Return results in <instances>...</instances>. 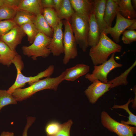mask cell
Returning <instances> with one entry per match:
<instances>
[{"mask_svg": "<svg viewBox=\"0 0 136 136\" xmlns=\"http://www.w3.org/2000/svg\"><path fill=\"white\" fill-rule=\"evenodd\" d=\"M65 75L64 71L56 77H50L37 81L29 86L24 88L15 89L12 94L17 101H21L30 97L39 91L46 89L57 90L60 84L64 80Z\"/></svg>", "mask_w": 136, "mask_h": 136, "instance_id": "1", "label": "cell"}, {"mask_svg": "<svg viewBox=\"0 0 136 136\" xmlns=\"http://www.w3.org/2000/svg\"><path fill=\"white\" fill-rule=\"evenodd\" d=\"M121 49L120 45L112 41L103 32L101 33L97 44L91 47L89 55L93 64L97 65L106 61L111 54L120 52Z\"/></svg>", "mask_w": 136, "mask_h": 136, "instance_id": "2", "label": "cell"}, {"mask_svg": "<svg viewBox=\"0 0 136 136\" xmlns=\"http://www.w3.org/2000/svg\"><path fill=\"white\" fill-rule=\"evenodd\" d=\"M12 63L16 67L17 76L14 83L7 90L8 93L11 94H12L16 89L24 86L26 83H28L30 86L41 78L50 77L54 70V66L52 65L35 76L27 77L24 76L21 72V71L23 68L24 65L20 55L17 54L13 60Z\"/></svg>", "mask_w": 136, "mask_h": 136, "instance_id": "3", "label": "cell"}, {"mask_svg": "<svg viewBox=\"0 0 136 136\" xmlns=\"http://www.w3.org/2000/svg\"><path fill=\"white\" fill-rule=\"evenodd\" d=\"M71 26L77 45L83 52L88 47L89 17L75 13L72 17Z\"/></svg>", "mask_w": 136, "mask_h": 136, "instance_id": "4", "label": "cell"}, {"mask_svg": "<svg viewBox=\"0 0 136 136\" xmlns=\"http://www.w3.org/2000/svg\"><path fill=\"white\" fill-rule=\"evenodd\" d=\"M51 39L39 32L31 45L22 47L23 54L28 57H31L33 60H36L40 57H47L51 53L48 46Z\"/></svg>", "mask_w": 136, "mask_h": 136, "instance_id": "5", "label": "cell"}, {"mask_svg": "<svg viewBox=\"0 0 136 136\" xmlns=\"http://www.w3.org/2000/svg\"><path fill=\"white\" fill-rule=\"evenodd\" d=\"M64 25L63 42L64 56L62 62L64 64L66 65L70 60L77 57L78 52L77 44L69 21L65 20Z\"/></svg>", "mask_w": 136, "mask_h": 136, "instance_id": "6", "label": "cell"}, {"mask_svg": "<svg viewBox=\"0 0 136 136\" xmlns=\"http://www.w3.org/2000/svg\"><path fill=\"white\" fill-rule=\"evenodd\" d=\"M115 53H112L110 58L105 62L99 65H94V70L91 74L87 73L85 78L92 83L95 80L107 83V76L113 69L121 67L122 64L117 62L114 59Z\"/></svg>", "mask_w": 136, "mask_h": 136, "instance_id": "7", "label": "cell"}, {"mask_svg": "<svg viewBox=\"0 0 136 136\" xmlns=\"http://www.w3.org/2000/svg\"><path fill=\"white\" fill-rule=\"evenodd\" d=\"M101 121L104 127L119 136H134V134L136 133V127L116 121L106 111H104L101 113Z\"/></svg>", "mask_w": 136, "mask_h": 136, "instance_id": "8", "label": "cell"}, {"mask_svg": "<svg viewBox=\"0 0 136 136\" xmlns=\"http://www.w3.org/2000/svg\"><path fill=\"white\" fill-rule=\"evenodd\" d=\"M116 22L113 27H109L105 31L106 35L110 34L114 41L118 43L120 41L121 35L131 24L136 21L135 19H129L122 16L118 12L116 15Z\"/></svg>", "mask_w": 136, "mask_h": 136, "instance_id": "9", "label": "cell"}, {"mask_svg": "<svg viewBox=\"0 0 136 136\" xmlns=\"http://www.w3.org/2000/svg\"><path fill=\"white\" fill-rule=\"evenodd\" d=\"M111 86L110 83H104L98 80H95L88 87L84 92L89 102L94 104L109 90Z\"/></svg>", "mask_w": 136, "mask_h": 136, "instance_id": "10", "label": "cell"}, {"mask_svg": "<svg viewBox=\"0 0 136 136\" xmlns=\"http://www.w3.org/2000/svg\"><path fill=\"white\" fill-rule=\"evenodd\" d=\"M63 23L61 20L53 29V34L48 48L54 56H58L64 53Z\"/></svg>", "mask_w": 136, "mask_h": 136, "instance_id": "11", "label": "cell"}, {"mask_svg": "<svg viewBox=\"0 0 136 136\" xmlns=\"http://www.w3.org/2000/svg\"><path fill=\"white\" fill-rule=\"evenodd\" d=\"M26 35L20 26L16 25L3 36L0 40L12 51H16V48L21 43L23 38Z\"/></svg>", "mask_w": 136, "mask_h": 136, "instance_id": "12", "label": "cell"}, {"mask_svg": "<svg viewBox=\"0 0 136 136\" xmlns=\"http://www.w3.org/2000/svg\"><path fill=\"white\" fill-rule=\"evenodd\" d=\"M93 12L95 19L101 33L104 32L109 27L104 20L107 0H95Z\"/></svg>", "mask_w": 136, "mask_h": 136, "instance_id": "13", "label": "cell"}, {"mask_svg": "<svg viewBox=\"0 0 136 136\" xmlns=\"http://www.w3.org/2000/svg\"><path fill=\"white\" fill-rule=\"evenodd\" d=\"M70 1L75 13L89 17L93 12L94 0Z\"/></svg>", "mask_w": 136, "mask_h": 136, "instance_id": "14", "label": "cell"}, {"mask_svg": "<svg viewBox=\"0 0 136 136\" xmlns=\"http://www.w3.org/2000/svg\"><path fill=\"white\" fill-rule=\"evenodd\" d=\"M89 24L88 44L89 46L92 47L97 44L101 34L95 19L94 12L89 17Z\"/></svg>", "mask_w": 136, "mask_h": 136, "instance_id": "15", "label": "cell"}, {"mask_svg": "<svg viewBox=\"0 0 136 136\" xmlns=\"http://www.w3.org/2000/svg\"><path fill=\"white\" fill-rule=\"evenodd\" d=\"M90 67L83 63L78 64L67 69L65 71L64 80L74 81L80 77L86 75L89 72Z\"/></svg>", "mask_w": 136, "mask_h": 136, "instance_id": "16", "label": "cell"}, {"mask_svg": "<svg viewBox=\"0 0 136 136\" xmlns=\"http://www.w3.org/2000/svg\"><path fill=\"white\" fill-rule=\"evenodd\" d=\"M17 9L27 11L35 16L42 14L41 0H21Z\"/></svg>", "mask_w": 136, "mask_h": 136, "instance_id": "17", "label": "cell"}, {"mask_svg": "<svg viewBox=\"0 0 136 136\" xmlns=\"http://www.w3.org/2000/svg\"><path fill=\"white\" fill-rule=\"evenodd\" d=\"M117 4L118 11L123 17L129 19H135L136 12L132 6L131 0H114Z\"/></svg>", "mask_w": 136, "mask_h": 136, "instance_id": "18", "label": "cell"}, {"mask_svg": "<svg viewBox=\"0 0 136 136\" xmlns=\"http://www.w3.org/2000/svg\"><path fill=\"white\" fill-rule=\"evenodd\" d=\"M118 12V5L114 0H107L104 20L108 27H111L113 21Z\"/></svg>", "mask_w": 136, "mask_h": 136, "instance_id": "19", "label": "cell"}, {"mask_svg": "<svg viewBox=\"0 0 136 136\" xmlns=\"http://www.w3.org/2000/svg\"><path fill=\"white\" fill-rule=\"evenodd\" d=\"M17 54L16 51H12L5 43L0 40V63L9 66Z\"/></svg>", "mask_w": 136, "mask_h": 136, "instance_id": "20", "label": "cell"}, {"mask_svg": "<svg viewBox=\"0 0 136 136\" xmlns=\"http://www.w3.org/2000/svg\"><path fill=\"white\" fill-rule=\"evenodd\" d=\"M33 23L39 32L48 37H52L53 29L46 20L42 14L36 16Z\"/></svg>", "mask_w": 136, "mask_h": 136, "instance_id": "21", "label": "cell"}, {"mask_svg": "<svg viewBox=\"0 0 136 136\" xmlns=\"http://www.w3.org/2000/svg\"><path fill=\"white\" fill-rule=\"evenodd\" d=\"M36 16L25 11L17 9L13 20L17 25L20 26L28 22L33 23Z\"/></svg>", "mask_w": 136, "mask_h": 136, "instance_id": "22", "label": "cell"}, {"mask_svg": "<svg viewBox=\"0 0 136 136\" xmlns=\"http://www.w3.org/2000/svg\"><path fill=\"white\" fill-rule=\"evenodd\" d=\"M56 12L61 20L64 19L69 21L75 13L70 0H63L61 7Z\"/></svg>", "mask_w": 136, "mask_h": 136, "instance_id": "23", "label": "cell"}, {"mask_svg": "<svg viewBox=\"0 0 136 136\" xmlns=\"http://www.w3.org/2000/svg\"><path fill=\"white\" fill-rule=\"evenodd\" d=\"M42 14L44 18L53 29L56 27L61 20L54 9H44Z\"/></svg>", "mask_w": 136, "mask_h": 136, "instance_id": "24", "label": "cell"}, {"mask_svg": "<svg viewBox=\"0 0 136 136\" xmlns=\"http://www.w3.org/2000/svg\"><path fill=\"white\" fill-rule=\"evenodd\" d=\"M136 64V62L135 60L131 66L120 75L108 81V83L111 84L110 89L121 85H127L128 83L127 80V76L130 71L135 66Z\"/></svg>", "mask_w": 136, "mask_h": 136, "instance_id": "25", "label": "cell"}, {"mask_svg": "<svg viewBox=\"0 0 136 136\" xmlns=\"http://www.w3.org/2000/svg\"><path fill=\"white\" fill-rule=\"evenodd\" d=\"M21 28L27 35L29 43L32 44L39 32L33 22H28L20 26Z\"/></svg>", "mask_w": 136, "mask_h": 136, "instance_id": "26", "label": "cell"}, {"mask_svg": "<svg viewBox=\"0 0 136 136\" xmlns=\"http://www.w3.org/2000/svg\"><path fill=\"white\" fill-rule=\"evenodd\" d=\"M17 9L7 5L0 7V21L13 20Z\"/></svg>", "mask_w": 136, "mask_h": 136, "instance_id": "27", "label": "cell"}, {"mask_svg": "<svg viewBox=\"0 0 136 136\" xmlns=\"http://www.w3.org/2000/svg\"><path fill=\"white\" fill-rule=\"evenodd\" d=\"M132 99L130 98H129L128 102L125 104L121 105H114L112 108L114 109H122L126 110L129 115L128 120L127 121H121V123L126 125H132L136 126V116L131 112L128 108L129 104L131 102Z\"/></svg>", "mask_w": 136, "mask_h": 136, "instance_id": "28", "label": "cell"}, {"mask_svg": "<svg viewBox=\"0 0 136 136\" xmlns=\"http://www.w3.org/2000/svg\"><path fill=\"white\" fill-rule=\"evenodd\" d=\"M17 101L13 96L12 94L8 93L7 90L0 89V112L4 106L11 104H16Z\"/></svg>", "mask_w": 136, "mask_h": 136, "instance_id": "29", "label": "cell"}, {"mask_svg": "<svg viewBox=\"0 0 136 136\" xmlns=\"http://www.w3.org/2000/svg\"><path fill=\"white\" fill-rule=\"evenodd\" d=\"M62 124L56 121H52L46 125L45 131L47 136H55L60 130Z\"/></svg>", "mask_w": 136, "mask_h": 136, "instance_id": "30", "label": "cell"}, {"mask_svg": "<svg viewBox=\"0 0 136 136\" xmlns=\"http://www.w3.org/2000/svg\"><path fill=\"white\" fill-rule=\"evenodd\" d=\"M16 25L12 20L0 21V39L3 36Z\"/></svg>", "mask_w": 136, "mask_h": 136, "instance_id": "31", "label": "cell"}, {"mask_svg": "<svg viewBox=\"0 0 136 136\" xmlns=\"http://www.w3.org/2000/svg\"><path fill=\"white\" fill-rule=\"evenodd\" d=\"M122 40L125 44H130L136 41V31L135 30H127L122 33Z\"/></svg>", "mask_w": 136, "mask_h": 136, "instance_id": "32", "label": "cell"}, {"mask_svg": "<svg viewBox=\"0 0 136 136\" xmlns=\"http://www.w3.org/2000/svg\"><path fill=\"white\" fill-rule=\"evenodd\" d=\"M73 123L70 119L62 124L60 130L55 136H70V130Z\"/></svg>", "mask_w": 136, "mask_h": 136, "instance_id": "33", "label": "cell"}, {"mask_svg": "<svg viewBox=\"0 0 136 136\" xmlns=\"http://www.w3.org/2000/svg\"><path fill=\"white\" fill-rule=\"evenodd\" d=\"M36 118L33 117H28L27 118V122L24 127L22 136H27V132L29 128L34 122Z\"/></svg>", "mask_w": 136, "mask_h": 136, "instance_id": "34", "label": "cell"}, {"mask_svg": "<svg viewBox=\"0 0 136 136\" xmlns=\"http://www.w3.org/2000/svg\"><path fill=\"white\" fill-rule=\"evenodd\" d=\"M41 1L43 9L47 8L54 9L53 0H41Z\"/></svg>", "mask_w": 136, "mask_h": 136, "instance_id": "35", "label": "cell"}, {"mask_svg": "<svg viewBox=\"0 0 136 136\" xmlns=\"http://www.w3.org/2000/svg\"><path fill=\"white\" fill-rule=\"evenodd\" d=\"M21 0H4V4L17 8L19 6Z\"/></svg>", "mask_w": 136, "mask_h": 136, "instance_id": "36", "label": "cell"}, {"mask_svg": "<svg viewBox=\"0 0 136 136\" xmlns=\"http://www.w3.org/2000/svg\"><path fill=\"white\" fill-rule=\"evenodd\" d=\"M63 0H53L54 8L56 12L58 11L61 7Z\"/></svg>", "mask_w": 136, "mask_h": 136, "instance_id": "37", "label": "cell"}, {"mask_svg": "<svg viewBox=\"0 0 136 136\" xmlns=\"http://www.w3.org/2000/svg\"><path fill=\"white\" fill-rule=\"evenodd\" d=\"M133 90L135 93V96L134 99H132V101L131 102L132 103L131 107L133 109H135L136 108V91L135 86H134L133 88Z\"/></svg>", "mask_w": 136, "mask_h": 136, "instance_id": "38", "label": "cell"}, {"mask_svg": "<svg viewBox=\"0 0 136 136\" xmlns=\"http://www.w3.org/2000/svg\"><path fill=\"white\" fill-rule=\"evenodd\" d=\"M14 134L13 132L8 131H3L1 133L0 136H14Z\"/></svg>", "mask_w": 136, "mask_h": 136, "instance_id": "39", "label": "cell"}, {"mask_svg": "<svg viewBox=\"0 0 136 136\" xmlns=\"http://www.w3.org/2000/svg\"><path fill=\"white\" fill-rule=\"evenodd\" d=\"M127 30H135L136 29V21L131 24L127 29Z\"/></svg>", "mask_w": 136, "mask_h": 136, "instance_id": "40", "label": "cell"}, {"mask_svg": "<svg viewBox=\"0 0 136 136\" xmlns=\"http://www.w3.org/2000/svg\"><path fill=\"white\" fill-rule=\"evenodd\" d=\"M131 1L132 6L134 9L135 10L136 9V0H132Z\"/></svg>", "mask_w": 136, "mask_h": 136, "instance_id": "41", "label": "cell"}, {"mask_svg": "<svg viewBox=\"0 0 136 136\" xmlns=\"http://www.w3.org/2000/svg\"><path fill=\"white\" fill-rule=\"evenodd\" d=\"M4 4V0H0V7L3 6Z\"/></svg>", "mask_w": 136, "mask_h": 136, "instance_id": "42", "label": "cell"}]
</instances>
